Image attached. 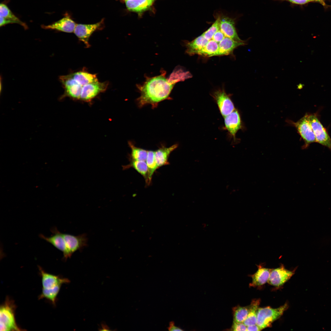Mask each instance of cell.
Masks as SVG:
<instances>
[{"label":"cell","instance_id":"obj_1","mask_svg":"<svg viewBox=\"0 0 331 331\" xmlns=\"http://www.w3.org/2000/svg\"><path fill=\"white\" fill-rule=\"evenodd\" d=\"M179 82L171 74L169 78L166 77L165 74L148 78L142 85L138 86L140 96L137 101L140 107L147 104L154 107L160 102L166 99L175 84Z\"/></svg>","mask_w":331,"mask_h":331},{"label":"cell","instance_id":"obj_2","mask_svg":"<svg viewBox=\"0 0 331 331\" xmlns=\"http://www.w3.org/2000/svg\"><path fill=\"white\" fill-rule=\"evenodd\" d=\"M16 306L14 301L7 297L0 307V331H20L15 318Z\"/></svg>","mask_w":331,"mask_h":331},{"label":"cell","instance_id":"obj_3","mask_svg":"<svg viewBox=\"0 0 331 331\" xmlns=\"http://www.w3.org/2000/svg\"><path fill=\"white\" fill-rule=\"evenodd\" d=\"M288 306L287 303H286L277 308H272L270 306L259 308L257 314V325L261 330L270 327L272 323L283 315Z\"/></svg>","mask_w":331,"mask_h":331},{"label":"cell","instance_id":"obj_4","mask_svg":"<svg viewBox=\"0 0 331 331\" xmlns=\"http://www.w3.org/2000/svg\"><path fill=\"white\" fill-rule=\"evenodd\" d=\"M67 249L66 253L63 257L64 260L70 258L76 251L81 250L88 245V239L86 234L74 236L67 234H63Z\"/></svg>","mask_w":331,"mask_h":331},{"label":"cell","instance_id":"obj_5","mask_svg":"<svg viewBox=\"0 0 331 331\" xmlns=\"http://www.w3.org/2000/svg\"><path fill=\"white\" fill-rule=\"evenodd\" d=\"M308 119L315 136L316 142L331 149V138L315 114L308 115Z\"/></svg>","mask_w":331,"mask_h":331},{"label":"cell","instance_id":"obj_6","mask_svg":"<svg viewBox=\"0 0 331 331\" xmlns=\"http://www.w3.org/2000/svg\"><path fill=\"white\" fill-rule=\"evenodd\" d=\"M308 116L306 114L297 122H292L304 141L305 143L302 146L303 149L307 148L310 144L316 142L315 136L309 121Z\"/></svg>","mask_w":331,"mask_h":331},{"label":"cell","instance_id":"obj_7","mask_svg":"<svg viewBox=\"0 0 331 331\" xmlns=\"http://www.w3.org/2000/svg\"><path fill=\"white\" fill-rule=\"evenodd\" d=\"M212 96L215 101L222 115L224 117L235 109L234 105L230 96L223 89L214 91Z\"/></svg>","mask_w":331,"mask_h":331},{"label":"cell","instance_id":"obj_8","mask_svg":"<svg viewBox=\"0 0 331 331\" xmlns=\"http://www.w3.org/2000/svg\"><path fill=\"white\" fill-rule=\"evenodd\" d=\"M108 84V82L98 81L86 85L82 87L80 100L90 101L99 93L105 92Z\"/></svg>","mask_w":331,"mask_h":331},{"label":"cell","instance_id":"obj_9","mask_svg":"<svg viewBox=\"0 0 331 331\" xmlns=\"http://www.w3.org/2000/svg\"><path fill=\"white\" fill-rule=\"evenodd\" d=\"M295 270L289 271L283 264L277 268L272 269L268 280L270 285L276 287L282 286L294 274Z\"/></svg>","mask_w":331,"mask_h":331},{"label":"cell","instance_id":"obj_10","mask_svg":"<svg viewBox=\"0 0 331 331\" xmlns=\"http://www.w3.org/2000/svg\"><path fill=\"white\" fill-rule=\"evenodd\" d=\"M102 21L92 24H77L74 33L79 40L82 42L86 47L90 45L89 43V37L92 33L101 25Z\"/></svg>","mask_w":331,"mask_h":331},{"label":"cell","instance_id":"obj_11","mask_svg":"<svg viewBox=\"0 0 331 331\" xmlns=\"http://www.w3.org/2000/svg\"><path fill=\"white\" fill-rule=\"evenodd\" d=\"M38 268L41 277L42 289H53L59 286H61L63 284L70 282L68 279L46 272L40 266H38Z\"/></svg>","mask_w":331,"mask_h":331},{"label":"cell","instance_id":"obj_12","mask_svg":"<svg viewBox=\"0 0 331 331\" xmlns=\"http://www.w3.org/2000/svg\"><path fill=\"white\" fill-rule=\"evenodd\" d=\"M224 118L225 128L235 140L236 133L241 128V120L240 114L238 110L235 109Z\"/></svg>","mask_w":331,"mask_h":331},{"label":"cell","instance_id":"obj_13","mask_svg":"<svg viewBox=\"0 0 331 331\" xmlns=\"http://www.w3.org/2000/svg\"><path fill=\"white\" fill-rule=\"evenodd\" d=\"M234 24V21L233 19L225 16L220 17V29L225 36L237 41H243L239 37Z\"/></svg>","mask_w":331,"mask_h":331},{"label":"cell","instance_id":"obj_14","mask_svg":"<svg viewBox=\"0 0 331 331\" xmlns=\"http://www.w3.org/2000/svg\"><path fill=\"white\" fill-rule=\"evenodd\" d=\"M76 24L68 16L47 25H42L41 27L45 29L55 30L63 32L72 33L74 32Z\"/></svg>","mask_w":331,"mask_h":331},{"label":"cell","instance_id":"obj_15","mask_svg":"<svg viewBox=\"0 0 331 331\" xmlns=\"http://www.w3.org/2000/svg\"><path fill=\"white\" fill-rule=\"evenodd\" d=\"M51 231L54 234L53 235L47 237L41 234L40 237L51 244L56 249L62 251L64 256L67 252L66 246L63 234L60 232L56 228H54L51 229Z\"/></svg>","mask_w":331,"mask_h":331},{"label":"cell","instance_id":"obj_16","mask_svg":"<svg viewBox=\"0 0 331 331\" xmlns=\"http://www.w3.org/2000/svg\"><path fill=\"white\" fill-rule=\"evenodd\" d=\"M177 147V144L173 145L169 147L163 146L154 151L155 159L158 168L169 164L168 159L169 155Z\"/></svg>","mask_w":331,"mask_h":331},{"label":"cell","instance_id":"obj_17","mask_svg":"<svg viewBox=\"0 0 331 331\" xmlns=\"http://www.w3.org/2000/svg\"><path fill=\"white\" fill-rule=\"evenodd\" d=\"M245 44L244 41H237L229 37L226 36L219 44V51L217 56L230 54L235 48Z\"/></svg>","mask_w":331,"mask_h":331},{"label":"cell","instance_id":"obj_18","mask_svg":"<svg viewBox=\"0 0 331 331\" xmlns=\"http://www.w3.org/2000/svg\"><path fill=\"white\" fill-rule=\"evenodd\" d=\"M258 270L253 274L250 276L252 281L249 285L255 287L262 285L268 280L272 269L264 268L261 265H257Z\"/></svg>","mask_w":331,"mask_h":331},{"label":"cell","instance_id":"obj_19","mask_svg":"<svg viewBox=\"0 0 331 331\" xmlns=\"http://www.w3.org/2000/svg\"><path fill=\"white\" fill-rule=\"evenodd\" d=\"M76 83L82 86L98 81L96 74L89 73L84 70L70 74Z\"/></svg>","mask_w":331,"mask_h":331},{"label":"cell","instance_id":"obj_20","mask_svg":"<svg viewBox=\"0 0 331 331\" xmlns=\"http://www.w3.org/2000/svg\"><path fill=\"white\" fill-rule=\"evenodd\" d=\"M207 41L203 35L196 37L192 41L186 44V53L190 55L198 54L206 46Z\"/></svg>","mask_w":331,"mask_h":331},{"label":"cell","instance_id":"obj_21","mask_svg":"<svg viewBox=\"0 0 331 331\" xmlns=\"http://www.w3.org/2000/svg\"><path fill=\"white\" fill-rule=\"evenodd\" d=\"M127 9L129 11L142 12L152 5L154 0H124Z\"/></svg>","mask_w":331,"mask_h":331},{"label":"cell","instance_id":"obj_22","mask_svg":"<svg viewBox=\"0 0 331 331\" xmlns=\"http://www.w3.org/2000/svg\"><path fill=\"white\" fill-rule=\"evenodd\" d=\"M260 303V299H253L251 302L248 314L243 322L247 326L257 324V314Z\"/></svg>","mask_w":331,"mask_h":331},{"label":"cell","instance_id":"obj_23","mask_svg":"<svg viewBox=\"0 0 331 331\" xmlns=\"http://www.w3.org/2000/svg\"><path fill=\"white\" fill-rule=\"evenodd\" d=\"M129 159L130 163L127 165L123 166V169H126L131 167H132L144 177L146 181L147 179L148 173L146 161H138L131 159Z\"/></svg>","mask_w":331,"mask_h":331},{"label":"cell","instance_id":"obj_24","mask_svg":"<svg viewBox=\"0 0 331 331\" xmlns=\"http://www.w3.org/2000/svg\"><path fill=\"white\" fill-rule=\"evenodd\" d=\"M148 169L147 177L146 181L147 185H149L151 181L153 175L158 167L154 158V151L148 150L147 156L146 161Z\"/></svg>","mask_w":331,"mask_h":331},{"label":"cell","instance_id":"obj_25","mask_svg":"<svg viewBox=\"0 0 331 331\" xmlns=\"http://www.w3.org/2000/svg\"><path fill=\"white\" fill-rule=\"evenodd\" d=\"M0 16L6 19L15 21L16 23L22 26L25 29L28 28L26 24L21 21L13 13L8 7L3 3H1L0 4Z\"/></svg>","mask_w":331,"mask_h":331},{"label":"cell","instance_id":"obj_26","mask_svg":"<svg viewBox=\"0 0 331 331\" xmlns=\"http://www.w3.org/2000/svg\"><path fill=\"white\" fill-rule=\"evenodd\" d=\"M128 144L131 150L129 159L138 161H146L148 150L136 146L131 141L128 142Z\"/></svg>","mask_w":331,"mask_h":331},{"label":"cell","instance_id":"obj_27","mask_svg":"<svg viewBox=\"0 0 331 331\" xmlns=\"http://www.w3.org/2000/svg\"><path fill=\"white\" fill-rule=\"evenodd\" d=\"M61 286L51 289H42L41 293L38 297L39 299H45L51 302L54 306L56 305L57 297Z\"/></svg>","mask_w":331,"mask_h":331},{"label":"cell","instance_id":"obj_28","mask_svg":"<svg viewBox=\"0 0 331 331\" xmlns=\"http://www.w3.org/2000/svg\"><path fill=\"white\" fill-rule=\"evenodd\" d=\"M249 309V306L234 307L233 309L234 321L237 322H243L248 316Z\"/></svg>","mask_w":331,"mask_h":331},{"label":"cell","instance_id":"obj_29","mask_svg":"<svg viewBox=\"0 0 331 331\" xmlns=\"http://www.w3.org/2000/svg\"><path fill=\"white\" fill-rule=\"evenodd\" d=\"M220 18V17H218L211 26L202 34L208 40H211L215 33L219 29Z\"/></svg>","mask_w":331,"mask_h":331},{"label":"cell","instance_id":"obj_30","mask_svg":"<svg viewBox=\"0 0 331 331\" xmlns=\"http://www.w3.org/2000/svg\"><path fill=\"white\" fill-rule=\"evenodd\" d=\"M247 326L242 323L237 322L233 321L232 326V330L233 331H247Z\"/></svg>","mask_w":331,"mask_h":331},{"label":"cell","instance_id":"obj_31","mask_svg":"<svg viewBox=\"0 0 331 331\" xmlns=\"http://www.w3.org/2000/svg\"><path fill=\"white\" fill-rule=\"evenodd\" d=\"M226 36L219 29L215 33L211 40H214L219 44Z\"/></svg>","mask_w":331,"mask_h":331},{"label":"cell","instance_id":"obj_32","mask_svg":"<svg viewBox=\"0 0 331 331\" xmlns=\"http://www.w3.org/2000/svg\"><path fill=\"white\" fill-rule=\"evenodd\" d=\"M0 17V26L1 27L9 24L16 23L15 21H13L6 19L1 17Z\"/></svg>","mask_w":331,"mask_h":331},{"label":"cell","instance_id":"obj_33","mask_svg":"<svg viewBox=\"0 0 331 331\" xmlns=\"http://www.w3.org/2000/svg\"><path fill=\"white\" fill-rule=\"evenodd\" d=\"M286 1L291 3L299 5H303L310 2V0H278Z\"/></svg>","mask_w":331,"mask_h":331},{"label":"cell","instance_id":"obj_34","mask_svg":"<svg viewBox=\"0 0 331 331\" xmlns=\"http://www.w3.org/2000/svg\"><path fill=\"white\" fill-rule=\"evenodd\" d=\"M168 329L169 331H183L181 328L176 326L174 322L173 321L170 322Z\"/></svg>","mask_w":331,"mask_h":331},{"label":"cell","instance_id":"obj_35","mask_svg":"<svg viewBox=\"0 0 331 331\" xmlns=\"http://www.w3.org/2000/svg\"><path fill=\"white\" fill-rule=\"evenodd\" d=\"M261 329L257 325H254L247 326V331H260Z\"/></svg>","mask_w":331,"mask_h":331},{"label":"cell","instance_id":"obj_36","mask_svg":"<svg viewBox=\"0 0 331 331\" xmlns=\"http://www.w3.org/2000/svg\"><path fill=\"white\" fill-rule=\"evenodd\" d=\"M101 329H100L101 330H102V331H109V330H110L109 329V328H108V327L107 325H104V324H102V328H101Z\"/></svg>","mask_w":331,"mask_h":331},{"label":"cell","instance_id":"obj_37","mask_svg":"<svg viewBox=\"0 0 331 331\" xmlns=\"http://www.w3.org/2000/svg\"><path fill=\"white\" fill-rule=\"evenodd\" d=\"M322 0H310V1H319V2L321 1Z\"/></svg>","mask_w":331,"mask_h":331},{"label":"cell","instance_id":"obj_38","mask_svg":"<svg viewBox=\"0 0 331 331\" xmlns=\"http://www.w3.org/2000/svg\"></svg>","mask_w":331,"mask_h":331}]
</instances>
